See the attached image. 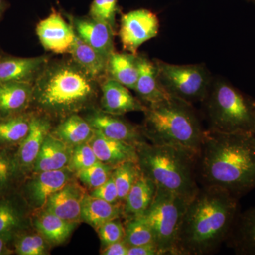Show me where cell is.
Segmentation results:
<instances>
[{
    "label": "cell",
    "instance_id": "obj_1",
    "mask_svg": "<svg viewBox=\"0 0 255 255\" xmlns=\"http://www.w3.org/2000/svg\"><path fill=\"white\" fill-rule=\"evenodd\" d=\"M196 171L201 187L220 188L240 200L255 189V135L206 129Z\"/></svg>",
    "mask_w": 255,
    "mask_h": 255
},
{
    "label": "cell",
    "instance_id": "obj_2",
    "mask_svg": "<svg viewBox=\"0 0 255 255\" xmlns=\"http://www.w3.org/2000/svg\"><path fill=\"white\" fill-rule=\"evenodd\" d=\"M239 212V199L228 191L214 187L199 188L188 203L176 255H206L217 251L226 243Z\"/></svg>",
    "mask_w": 255,
    "mask_h": 255
},
{
    "label": "cell",
    "instance_id": "obj_3",
    "mask_svg": "<svg viewBox=\"0 0 255 255\" xmlns=\"http://www.w3.org/2000/svg\"><path fill=\"white\" fill-rule=\"evenodd\" d=\"M97 95L96 80L75 62L49 64L33 82V100L55 117H68L83 110Z\"/></svg>",
    "mask_w": 255,
    "mask_h": 255
},
{
    "label": "cell",
    "instance_id": "obj_4",
    "mask_svg": "<svg viewBox=\"0 0 255 255\" xmlns=\"http://www.w3.org/2000/svg\"><path fill=\"white\" fill-rule=\"evenodd\" d=\"M142 134L151 144L170 146L197 157L204 141L203 128L193 105L173 97L146 105Z\"/></svg>",
    "mask_w": 255,
    "mask_h": 255
},
{
    "label": "cell",
    "instance_id": "obj_5",
    "mask_svg": "<svg viewBox=\"0 0 255 255\" xmlns=\"http://www.w3.org/2000/svg\"><path fill=\"white\" fill-rule=\"evenodd\" d=\"M138 164L142 173L157 188L190 201L199 191L196 157L186 151L143 142L137 147Z\"/></svg>",
    "mask_w": 255,
    "mask_h": 255
},
{
    "label": "cell",
    "instance_id": "obj_6",
    "mask_svg": "<svg viewBox=\"0 0 255 255\" xmlns=\"http://www.w3.org/2000/svg\"><path fill=\"white\" fill-rule=\"evenodd\" d=\"M207 130L255 135V100L221 78L213 79L201 102Z\"/></svg>",
    "mask_w": 255,
    "mask_h": 255
},
{
    "label": "cell",
    "instance_id": "obj_7",
    "mask_svg": "<svg viewBox=\"0 0 255 255\" xmlns=\"http://www.w3.org/2000/svg\"><path fill=\"white\" fill-rule=\"evenodd\" d=\"M189 201L157 188L152 204L142 215L153 231L161 255H176L178 236Z\"/></svg>",
    "mask_w": 255,
    "mask_h": 255
},
{
    "label": "cell",
    "instance_id": "obj_8",
    "mask_svg": "<svg viewBox=\"0 0 255 255\" xmlns=\"http://www.w3.org/2000/svg\"><path fill=\"white\" fill-rule=\"evenodd\" d=\"M161 85L171 97L193 105L205 99L213 78L204 64L174 65L153 60Z\"/></svg>",
    "mask_w": 255,
    "mask_h": 255
},
{
    "label": "cell",
    "instance_id": "obj_9",
    "mask_svg": "<svg viewBox=\"0 0 255 255\" xmlns=\"http://www.w3.org/2000/svg\"><path fill=\"white\" fill-rule=\"evenodd\" d=\"M159 28L158 18L150 10L136 9L123 14L119 37L124 50L136 55L144 43L157 36Z\"/></svg>",
    "mask_w": 255,
    "mask_h": 255
},
{
    "label": "cell",
    "instance_id": "obj_10",
    "mask_svg": "<svg viewBox=\"0 0 255 255\" xmlns=\"http://www.w3.org/2000/svg\"><path fill=\"white\" fill-rule=\"evenodd\" d=\"M73 173L68 167L37 172L36 175L25 185V198L35 209H44L50 196L70 182Z\"/></svg>",
    "mask_w": 255,
    "mask_h": 255
},
{
    "label": "cell",
    "instance_id": "obj_11",
    "mask_svg": "<svg viewBox=\"0 0 255 255\" xmlns=\"http://www.w3.org/2000/svg\"><path fill=\"white\" fill-rule=\"evenodd\" d=\"M36 33L43 48L56 54L70 53L76 36L72 25L57 11L38 23Z\"/></svg>",
    "mask_w": 255,
    "mask_h": 255
},
{
    "label": "cell",
    "instance_id": "obj_12",
    "mask_svg": "<svg viewBox=\"0 0 255 255\" xmlns=\"http://www.w3.org/2000/svg\"><path fill=\"white\" fill-rule=\"evenodd\" d=\"M75 34L89 46L95 48L105 58L115 51L114 37L116 31L108 23L90 17L69 16Z\"/></svg>",
    "mask_w": 255,
    "mask_h": 255
},
{
    "label": "cell",
    "instance_id": "obj_13",
    "mask_svg": "<svg viewBox=\"0 0 255 255\" xmlns=\"http://www.w3.org/2000/svg\"><path fill=\"white\" fill-rule=\"evenodd\" d=\"M96 131L110 138L122 140L137 147L146 141L141 128L135 127L120 116L106 113L103 111L91 114L86 119Z\"/></svg>",
    "mask_w": 255,
    "mask_h": 255
},
{
    "label": "cell",
    "instance_id": "obj_14",
    "mask_svg": "<svg viewBox=\"0 0 255 255\" xmlns=\"http://www.w3.org/2000/svg\"><path fill=\"white\" fill-rule=\"evenodd\" d=\"M49 63L48 56L21 58L0 56V84L27 82L33 84Z\"/></svg>",
    "mask_w": 255,
    "mask_h": 255
},
{
    "label": "cell",
    "instance_id": "obj_15",
    "mask_svg": "<svg viewBox=\"0 0 255 255\" xmlns=\"http://www.w3.org/2000/svg\"><path fill=\"white\" fill-rule=\"evenodd\" d=\"M128 90L127 87L107 77L102 85V111L117 116L131 112H144L146 106L136 100Z\"/></svg>",
    "mask_w": 255,
    "mask_h": 255
},
{
    "label": "cell",
    "instance_id": "obj_16",
    "mask_svg": "<svg viewBox=\"0 0 255 255\" xmlns=\"http://www.w3.org/2000/svg\"><path fill=\"white\" fill-rule=\"evenodd\" d=\"M88 142L102 163L114 167L128 161L138 162L137 147L131 144L110 138L96 130Z\"/></svg>",
    "mask_w": 255,
    "mask_h": 255
},
{
    "label": "cell",
    "instance_id": "obj_17",
    "mask_svg": "<svg viewBox=\"0 0 255 255\" xmlns=\"http://www.w3.org/2000/svg\"><path fill=\"white\" fill-rule=\"evenodd\" d=\"M50 128L49 122L46 119L32 116L29 131L16 152V159L22 173L31 167L33 168Z\"/></svg>",
    "mask_w": 255,
    "mask_h": 255
},
{
    "label": "cell",
    "instance_id": "obj_18",
    "mask_svg": "<svg viewBox=\"0 0 255 255\" xmlns=\"http://www.w3.org/2000/svg\"><path fill=\"white\" fill-rule=\"evenodd\" d=\"M226 245L238 255H255V206L238 213Z\"/></svg>",
    "mask_w": 255,
    "mask_h": 255
},
{
    "label": "cell",
    "instance_id": "obj_19",
    "mask_svg": "<svg viewBox=\"0 0 255 255\" xmlns=\"http://www.w3.org/2000/svg\"><path fill=\"white\" fill-rule=\"evenodd\" d=\"M85 195L78 184L70 181L50 196L43 209L61 219L78 223L81 220L82 201Z\"/></svg>",
    "mask_w": 255,
    "mask_h": 255
},
{
    "label": "cell",
    "instance_id": "obj_20",
    "mask_svg": "<svg viewBox=\"0 0 255 255\" xmlns=\"http://www.w3.org/2000/svg\"><path fill=\"white\" fill-rule=\"evenodd\" d=\"M138 75L134 91L145 102V106L156 103L170 97L161 85L153 60L137 55Z\"/></svg>",
    "mask_w": 255,
    "mask_h": 255
},
{
    "label": "cell",
    "instance_id": "obj_21",
    "mask_svg": "<svg viewBox=\"0 0 255 255\" xmlns=\"http://www.w3.org/2000/svg\"><path fill=\"white\" fill-rule=\"evenodd\" d=\"M33 84H0V118L23 113L33 100Z\"/></svg>",
    "mask_w": 255,
    "mask_h": 255
},
{
    "label": "cell",
    "instance_id": "obj_22",
    "mask_svg": "<svg viewBox=\"0 0 255 255\" xmlns=\"http://www.w3.org/2000/svg\"><path fill=\"white\" fill-rule=\"evenodd\" d=\"M73 147L49 132L37 157L33 171L37 173L68 167Z\"/></svg>",
    "mask_w": 255,
    "mask_h": 255
},
{
    "label": "cell",
    "instance_id": "obj_23",
    "mask_svg": "<svg viewBox=\"0 0 255 255\" xmlns=\"http://www.w3.org/2000/svg\"><path fill=\"white\" fill-rule=\"evenodd\" d=\"M69 53L73 61L96 81L107 76L108 60L77 35Z\"/></svg>",
    "mask_w": 255,
    "mask_h": 255
},
{
    "label": "cell",
    "instance_id": "obj_24",
    "mask_svg": "<svg viewBox=\"0 0 255 255\" xmlns=\"http://www.w3.org/2000/svg\"><path fill=\"white\" fill-rule=\"evenodd\" d=\"M124 214L122 204H112L92 195L85 194L82 201L81 220L98 229L111 220L120 218Z\"/></svg>",
    "mask_w": 255,
    "mask_h": 255
},
{
    "label": "cell",
    "instance_id": "obj_25",
    "mask_svg": "<svg viewBox=\"0 0 255 255\" xmlns=\"http://www.w3.org/2000/svg\"><path fill=\"white\" fill-rule=\"evenodd\" d=\"M156 191L155 183L141 172L124 201V214L129 218L142 216L152 204Z\"/></svg>",
    "mask_w": 255,
    "mask_h": 255
},
{
    "label": "cell",
    "instance_id": "obj_26",
    "mask_svg": "<svg viewBox=\"0 0 255 255\" xmlns=\"http://www.w3.org/2000/svg\"><path fill=\"white\" fill-rule=\"evenodd\" d=\"M14 191L0 196V236H16L26 227V214Z\"/></svg>",
    "mask_w": 255,
    "mask_h": 255
},
{
    "label": "cell",
    "instance_id": "obj_27",
    "mask_svg": "<svg viewBox=\"0 0 255 255\" xmlns=\"http://www.w3.org/2000/svg\"><path fill=\"white\" fill-rule=\"evenodd\" d=\"M33 224L48 243L62 244L71 235L77 223L61 219L56 215L43 209L33 220Z\"/></svg>",
    "mask_w": 255,
    "mask_h": 255
},
{
    "label": "cell",
    "instance_id": "obj_28",
    "mask_svg": "<svg viewBox=\"0 0 255 255\" xmlns=\"http://www.w3.org/2000/svg\"><path fill=\"white\" fill-rule=\"evenodd\" d=\"M138 67L137 55L132 53H119L114 52L109 58L107 64V77L127 87L135 90Z\"/></svg>",
    "mask_w": 255,
    "mask_h": 255
},
{
    "label": "cell",
    "instance_id": "obj_29",
    "mask_svg": "<svg viewBox=\"0 0 255 255\" xmlns=\"http://www.w3.org/2000/svg\"><path fill=\"white\" fill-rule=\"evenodd\" d=\"M94 132L93 128L86 119L73 114L65 117L52 134L70 147H75L88 142L93 136Z\"/></svg>",
    "mask_w": 255,
    "mask_h": 255
},
{
    "label": "cell",
    "instance_id": "obj_30",
    "mask_svg": "<svg viewBox=\"0 0 255 255\" xmlns=\"http://www.w3.org/2000/svg\"><path fill=\"white\" fill-rule=\"evenodd\" d=\"M31 117L23 112L0 118V147L19 145L29 131Z\"/></svg>",
    "mask_w": 255,
    "mask_h": 255
},
{
    "label": "cell",
    "instance_id": "obj_31",
    "mask_svg": "<svg viewBox=\"0 0 255 255\" xmlns=\"http://www.w3.org/2000/svg\"><path fill=\"white\" fill-rule=\"evenodd\" d=\"M21 174L16 152L14 153L7 147H0V196L14 191Z\"/></svg>",
    "mask_w": 255,
    "mask_h": 255
},
{
    "label": "cell",
    "instance_id": "obj_32",
    "mask_svg": "<svg viewBox=\"0 0 255 255\" xmlns=\"http://www.w3.org/2000/svg\"><path fill=\"white\" fill-rule=\"evenodd\" d=\"M141 174L138 162H123L114 167L112 177L117 186L119 201L124 202L134 183Z\"/></svg>",
    "mask_w": 255,
    "mask_h": 255
},
{
    "label": "cell",
    "instance_id": "obj_33",
    "mask_svg": "<svg viewBox=\"0 0 255 255\" xmlns=\"http://www.w3.org/2000/svg\"><path fill=\"white\" fill-rule=\"evenodd\" d=\"M124 228V241L129 247L155 244L153 231L141 216L130 218Z\"/></svg>",
    "mask_w": 255,
    "mask_h": 255
},
{
    "label": "cell",
    "instance_id": "obj_34",
    "mask_svg": "<svg viewBox=\"0 0 255 255\" xmlns=\"http://www.w3.org/2000/svg\"><path fill=\"white\" fill-rule=\"evenodd\" d=\"M48 243L41 233H20L14 238V253L19 255H44Z\"/></svg>",
    "mask_w": 255,
    "mask_h": 255
},
{
    "label": "cell",
    "instance_id": "obj_35",
    "mask_svg": "<svg viewBox=\"0 0 255 255\" xmlns=\"http://www.w3.org/2000/svg\"><path fill=\"white\" fill-rule=\"evenodd\" d=\"M114 167L97 162L91 167L76 172L77 177L90 189H95L107 182L112 176Z\"/></svg>",
    "mask_w": 255,
    "mask_h": 255
},
{
    "label": "cell",
    "instance_id": "obj_36",
    "mask_svg": "<svg viewBox=\"0 0 255 255\" xmlns=\"http://www.w3.org/2000/svg\"><path fill=\"white\" fill-rule=\"evenodd\" d=\"M119 0H93L90 9V17L108 23L117 31L116 15L119 11Z\"/></svg>",
    "mask_w": 255,
    "mask_h": 255
},
{
    "label": "cell",
    "instance_id": "obj_37",
    "mask_svg": "<svg viewBox=\"0 0 255 255\" xmlns=\"http://www.w3.org/2000/svg\"><path fill=\"white\" fill-rule=\"evenodd\" d=\"M97 162L98 159L87 142L74 147L68 167L72 172L76 173L82 169L91 167Z\"/></svg>",
    "mask_w": 255,
    "mask_h": 255
},
{
    "label": "cell",
    "instance_id": "obj_38",
    "mask_svg": "<svg viewBox=\"0 0 255 255\" xmlns=\"http://www.w3.org/2000/svg\"><path fill=\"white\" fill-rule=\"evenodd\" d=\"M119 219L120 218L111 220L97 229L101 242L104 247L124 240L125 228Z\"/></svg>",
    "mask_w": 255,
    "mask_h": 255
},
{
    "label": "cell",
    "instance_id": "obj_39",
    "mask_svg": "<svg viewBox=\"0 0 255 255\" xmlns=\"http://www.w3.org/2000/svg\"><path fill=\"white\" fill-rule=\"evenodd\" d=\"M90 195L99 198V199H103L106 201L112 203V204H122L119 201L118 191H117V186L114 182V178L111 176L110 179L102 185L96 188L92 191Z\"/></svg>",
    "mask_w": 255,
    "mask_h": 255
},
{
    "label": "cell",
    "instance_id": "obj_40",
    "mask_svg": "<svg viewBox=\"0 0 255 255\" xmlns=\"http://www.w3.org/2000/svg\"><path fill=\"white\" fill-rule=\"evenodd\" d=\"M129 246L126 241H123L116 242L104 247L102 251L103 255H128Z\"/></svg>",
    "mask_w": 255,
    "mask_h": 255
},
{
    "label": "cell",
    "instance_id": "obj_41",
    "mask_svg": "<svg viewBox=\"0 0 255 255\" xmlns=\"http://www.w3.org/2000/svg\"><path fill=\"white\" fill-rule=\"evenodd\" d=\"M128 255H161L155 244L129 247Z\"/></svg>",
    "mask_w": 255,
    "mask_h": 255
},
{
    "label": "cell",
    "instance_id": "obj_42",
    "mask_svg": "<svg viewBox=\"0 0 255 255\" xmlns=\"http://www.w3.org/2000/svg\"><path fill=\"white\" fill-rule=\"evenodd\" d=\"M16 236H0V255L12 254L14 251L11 248V245H14V238Z\"/></svg>",
    "mask_w": 255,
    "mask_h": 255
},
{
    "label": "cell",
    "instance_id": "obj_43",
    "mask_svg": "<svg viewBox=\"0 0 255 255\" xmlns=\"http://www.w3.org/2000/svg\"><path fill=\"white\" fill-rule=\"evenodd\" d=\"M9 7V4L6 0H0V20L2 18L5 11Z\"/></svg>",
    "mask_w": 255,
    "mask_h": 255
},
{
    "label": "cell",
    "instance_id": "obj_44",
    "mask_svg": "<svg viewBox=\"0 0 255 255\" xmlns=\"http://www.w3.org/2000/svg\"><path fill=\"white\" fill-rule=\"evenodd\" d=\"M246 1H252V2H253V1H254V0H246Z\"/></svg>",
    "mask_w": 255,
    "mask_h": 255
},
{
    "label": "cell",
    "instance_id": "obj_45",
    "mask_svg": "<svg viewBox=\"0 0 255 255\" xmlns=\"http://www.w3.org/2000/svg\"><path fill=\"white\" fill-rule=\"evenodd\" d=\"M253 3H255V0H254V1H253Z\"/></svg>",
    "mask_w": 255,
    "mask_h": 255
}]
</instances>
